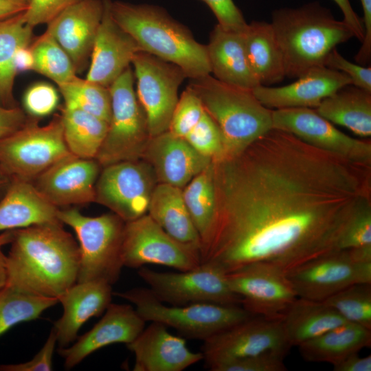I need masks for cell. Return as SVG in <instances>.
I'll list each match as a JSON object with an SVG mask.
<instances>
[{
	"mask_svg": "<svg viewBox=\"0 0 371 371\" xmlns=\"http://www.w3.org/2000/svg\"><path fill=\"white\" fill-rule=\"evenodd\" d=\"M213 166L216 212L201 260L225 273L254 262L286 271L337 251L348 218L371 196V166L276 128Z\"/></svg>",
	"mask_w": 371,
	"mask_h": 371,
	"instance_id": "1",
	"label": "cell"
},
{
	"mask_svg": "<svg viewBox=\"0 0 371 371\" xmlns=\"http://www.w3.org/2000/svg\"><path fill=\"white\" fill-rule=\"evenodd\" d=\"M10 244L6 286L58 299L77 282L79 246L60 221L14 229Z\"/></svg>",
	"mask_w": 371,
	"mask_h": 371,
	"instance_id": "2",
	"label": "cell"
},
{
	"mask_svg": "<svg viewBox=\"0 0 371 371\" xmlns=\"http://www.w3.org/2000/svg\"><path fill=\"white\" fill-rule=\"evenodd\" d=\"M270 23L282 54L285 76L290 78L325 66L338 45L355 37L344 20L336 19L318 2L276 10Z\"/></svg>",
	"mask_w": 371,
	"mask_h": 371,
	"instance_id": "3",
	"label": "cell"
},
{
	"mask_svg": "<svg viewBox=\"0 0 371 371\" xmlns=\"http://www.w3.org/2000/svg\"><path fill=\"white\" fill-rule=\"evenodd\" d=\"M110 10L142 51L179 66L190 79L210 74L206 46L198 43L190 30L164 8L111 1Z\"/></svg>",
	"mask_w": 371,
	"mask_h": 371,
	"instance_id": "4",
	"label": "cell"
},
{
	"mask_svg": "<svg viewBox=\"0 0 371 371\" xmlns=\"http://www.w3.org/2000/svg\"><path fill=\"white\" fill-rule=\"evenodd\" d=\"M190 80L188 86L221 131L223 158L240 153L273 128L272 109L262 104L252 90L224 83L210 74Z\"/></svg>",
	"mask_w": 371,
	"mask_h": 371,
	"instance_id": "5",
	"label": "cell"
},
{
	"mask_svg": "<svg viewBox=\"0 0 371 371\" xmlns=\"http://www.w3.org/2000/svg\"><path fill=\"white\" fill-rule=\"evenodd\" d=\"M58 220L75 232L80 250L77 282H116L124 267L121 247L125 222L112 213L83 215L77 208H60Z\"/></svg>",
	"mask_w": 371,
	"mask_h": 371,
	"instance_id": "6",
	"label": "cell"
},
{
	"mask_svg": "<svg viewBox=\"0 0 371 371\" xmlns=\"http://www.w3.org/2000/svg\"><path fill=\"white\" fill-rule=\"evenodd\" d=\"M113 295L132 303L146 322L161 323L189 339L205 340L210 337L251 316L240 305L194 303L168 306L148 288H133Z\"/></svg>",
	"mask_w": 371,
	"mask_h": 371,
	"instance_id": "7",
	"label": "cell"
},
{
	"mask_svg": "<svg viewBox=\"0 0 371 371\" xmlns=\"http://www.w3.org/2000/svg\"><path fill=\"white\" fill-rule=\"evenodd\" d=\"M134 80L129 66L109 87L111 119L95 157L102 168L142 159L150 138L146 113L134 89Z\"/></svg>",
	"mask_w": 371,
	"mask_h": 371,
	"instance_id": "8",
	"label": "cell"
},
{
	"mask_svg": "<svg viewBox=\"0 0 371 371\" xmlns=\"http://www.w3.org/2000/svg\"><path fill=\"white\" fill-rule=\"evenodd\" d=\"M71 155L64 139L60 114L45 126L29 116L22 128L0 139V166L12 179L31 183Z\"/></svg>",
	"mask_w": 371,
	"mask_h": 371,
	"instance_id": "9",
	"label": "cell"
},
{
	"mask_svg": "<svg viewBox=\"0 0 371 371\" xmlns=\"http://www.w3.org/2000/svg\"><path fill=\"white\" fill-rule=\"evenodd\" d=\"M137 274L159 300L170 305L207 302L241 306L240 297L229 286L226 273L211 262L179 272H158L142 267Z\"/></svg>",
	"mask_w": 371,
	"mask_h": 371,
	"instance_id": "10",
	"label": "cell"
},
{
	"mask_svg": "<svg viewBox=\"0 0 371 371\" xmlns=\"http://www.w3.org/2000/svg\"><path fill=\"white\" fill-rule=\"evenodd\" d=\"M124 267L166 266L185 271L201 263L200 251L172 238L147 213L126 222L121 247Z\"/></svg>",
	"mask_w": 371,
	"mask_h": 371,
	"instance_id": "11",
	"label": "cell"
},
{
	"mask_svg": "<svg viewBox=\"0 0 371 371\" xmlns=\"http://www.w3.org/2000/svg\"><path fill=\"white\" fill-rule=\"evenodd\" d=\"M226 277L241 306L255 316L282 319L297 297L286 271L271 262H250L226 273Z\"/></svg>",
	"mask_w": 371,
	"mask_h": 371,
	"instance_id": "12",
	"label": "cell"
},
{
	"mask_svg": "<svg viewBox=\"0 0 371 371\" xmlns=\"http://www.w3.org/2000/svg\"><path fill=\"white\" fill-rule=\"evenodd\" d=\"M131 63L136 94L146 113L150 137H154L168 131L179 87L187 77L179 66L143 51L135 54Z\"/></svg>",
	"mask_w": 371,
	"mask_h": 371,
	"instance_id": "13",
	"label": "cell"
},
{
	"mask_svg": "<svg viewBox=\"0 0 371 371\" xmlns=\"http://www.w3.org/2000/svg\"><path fill=\"white\" fill-rule=\"evenodd\" d=\"M157 183L153 168L143 159L111 164L100 172L95 202L128 222L147 213Z\"/></svg>",
	"mask_w": 371,
	"mask_h": 371,
	"instance_id": "14",
	"label": "cell"
},
{
	"mask_svg": "<svg viewBox=\"0 0 371 371\" xmlns=\"http://www.w3.org/2000/svg\"><path fill=\"white\" fill-rule=\"evenodd\" d=\"M286 274L297 297L322 302L352 284H371V262L356 260L348 249L308 260Z\"/></svg>",
	"mask_w": 371,
	"mask_h": 371,
	"instance_id": "15",
	"label": "cell"
},
{
	"mask_svg": "<svg viewBox=\"0 0 371 371\" xmlns=\"http://www.w3.org/2000/svg\"><path fill=\"white\" fill-rule=\"evenodd\" d=\"M273 128L287 132L304 142L350 161L371 166V142L346 135L315 109L272 110Z\"/></svg>",
	"mask_w": 371,
	"mask_h": 371,
	"instance_id": "16",
	"label": "cell"
},
{
	"mask_svg": "<svg viewBox=\"0 0 371 371\" xmlns=\"http://www.w3.org/2000/svg\"><path fill=\"white\" fill-rule=\"evenodd\" d=\"M291 348L282 319L251 316L204 340L201 352L209 368L269 351L287 353Z\"/></svg>",
	"mask_w": 371,
	"mask_h": 371,
	"instance_id": "17",
	"label": "cell"
},
{
	"mask_svg": "<svg viewBox=\"0 0 371 371\" xmlns=\"http://www.w3.org/2000/svg\"><path fill=\"white\" fill-rule=\"evenodd\" d=\"M101 170L95 159L71 155L47 168L32 183L59 209L83 205L95 202V183Z\"/></svg>",
	"mask_w": 371,
	"mask_h": 371,
	"instance_id": "18",
	"label": "cell"
},
{
	"mask_svg": "<svg viewBox=\"0 0 371 371\" xmlns=\"http://www.w3.org/2000/svg\"><path fill=\"white\" fill-rule=\"evenodd\" d=\"M146 321L127 304L111 303L102 319L71 346L60 347L64 366L70 370L95 351L116 343L128 344L144 330Z\"/></svg>",
	"mask_w": 371,
	"mask_h": 371,
	"instance_id": "19",
	"label": "cell"
},
{
	"mask_svg": "<svg viewBox=\"0 0 371 371\" xmlns=\"http://www.w3.org/2000/svg\"><path fill=\"white\" fill-rule=\"evenodd\" d=\"M103 11V0H80L47 23L46 32L69 55L76 72L91 57Z\"/></svg>",
	"mask_w": 371,
	"mask_h": 371,
	"instance_id": "20",
	"label": "cell"
},
{
	"mask_svg": "<svg viewBox=\"0 0 371 371\" xmlns=\"http://www.w3.org/2000/svg\"><path fill=\"white\" fill-rule=\"evenodd\" d=\"M351 84L344 73L326 66L312 68L297 80L282 87L259 85L252 91L265 107L316 109L339 89ZM352 85V84H351Z\"/></svg>",
	"mask_w": 371,
	"mask_h": 371,
	"instance_id": "21",
	"label": "cell"
},
{
	"mask_svg": "<svg viewBox=\"0 0 371 371\" xmlns=\"http://www.w3.org/2000/svg\"><path fill=\"white\" fill-rule=\"evenodd\" d=\"M142 159L151 166L157 183L181 189L212 161L169 131L150 138Z\"/></svg>",
	"mask_w": 371,
	"mask_h": 371,
	"instance_id": "22",
	"label": "cell"
},
{
	"mask_svg": "<svg viewBox=\"0 0 371 371\" xmlns=\"http://www.w3.org/2000/svg\"><path fill=\"white\" fill-rule=\"evenodd\" d=\"M104 11L91 54L86 79L106 87L128 67L142 51L135 39L113 19L111 0H103Z\"/></svg>",
	"mask_w": 371,
	"mask_h": 371,
	"instance_id": "23",
	"label": "cell"
},
{
	"mask_svg": "<svg viewBox=\"0 0 371 371\" xmlns=\"http://www.w3.org/2000/svg\"><path fill=\"white\" fill-rule=\"evenodd\" d=\"M126 345L135 355V371H182L203 359L201 352L191 351L184 338L158 322H152Z\"/></svg>",
	"mask_w": 371,
	"mask_h": 371,
	"instance_id": "24",
	"label": "cell"
},
{
	"mask_svg": "<svg viewBox=\"0 0 371 371\" xmlns=\"http://www.w3.org/2000/svg\"><path fill=\"white\" fill-rule=\"evenodd\" d=\"M111 286L102 280L76 282L58 297L63 312L53 328L60 347H67L76 341L82 325L106 311L111 303Z\"/></svg>",
	"mask_w": 371,
	"mask_h": 371,
	"instance_id": "25",
	"label": "cell"
},
{
	"mask_svg": "<svg viewBox=\"0 0 371 371\" xmlns=\"http://www.w3.org/2000/svg\"><path fill=\"white\" fill-rule=\"evenodd\" d=\"M206 46L211 73L218 80L253 90L260 85L249 65L243 32L227 30L218 23Z\"/></svg>",
	"mask_w": 371,
	"mask_h": 371,
	"instance_id": "26",
	"label": "cell"
},
{
	"mask_svg": "<svg viewBox=\"0 0 371 371\" xmlns=\"http://www.w3.org/2000/svg\"><path fill=\"white\" fill-rule=\"evenodd\" d=\"M58 210L32 183L12 178L0 200V232L59 221Z\"/></svg>",
	"mask_w": 371,
	"mask_h": 371,
	"instance_id": "27",
	"label": "cell"
},
{
	"mask_svg": "<svg viewBox=\"0 0 371 371\" xmlns=\"http://www.w3.org/2000/svg\"><path fill=\"white\" fill-rule=\"evenodd\" d=\"M147 214L175 240L201 251V238L184 203L181 188L157 183Z\"/></svg>",
	"mask_w": 371,
	"mask_h": 371,
	"instance_id": "28",
	"label": "cell"
},
{
	"mask_svg": "<svg viewBox=\"0 0 371 371\" xmlns=\"http://www.w3.org/2000/svg\"><path fill=\"white\" fill-rule=\"evenodd\" d=\"M247 57L260 85L270 86L286 77L281 49L270 23L254 21L243 32Z\"/></svg>",
	"mask_w": 371,
	"mask_h": 371,
	"instance_id": "29",
	"label": "cell"
},
{
	"mask_svg": "<svg viewBox=\"0 0 371 371\" xmlns=\"http://www.w3.org/2000/svg\"><path fill=\"white\" fill-rule=\"evenodd\" d=\"M289 345L299 346L348 322L324 302L297 297L282 318Z\"/></svg>",
	"mask_w": 371,
	"mask_h": 371,
	"instance_id": "30",
	"label": "cell"
},
{
	"mask_svg": "<svg viewBox=\"0 0 371 371\" xmlns=\"http://www.w3.org/2000/svg\"><path fill=\"white\" fill-rule=\"evenodd\" d=\"M315 110L356 135L371 137V91L348 85L324 99Z\"/></svg>",
	"mask_w": 371,
	"mask_h": 371,
	"instance_id": "31",
	"label": "cell"
},
{
	"mask_svg": "<svg viewBox=\"0 0 371 371\" xmlns=\"http://www.w3.org/2000/svg\"><path fill=\"white\" fill-rule=\"evenodd\" d=\"M370 346L371 329L347 322L297 347L306 361L333 366Z\"/></svg>",
	"mask_w": 371,
	"mask_h": 371,
	"instance_id": "32",
	"label": "cell"
},
{
	"mask_svg": "<svg viewBox=\"0 0 371 371\" xmlns=\"http://www.w3.org/2000/svg\"><path fill=\"white\" fill-rule=\"evenodd\" d=\"M23 12L0 21V105L8 108L18 106L13 95L17 74L14 65L15 53L32 41L33 27L25 22Z\"/></svg>",
	"mask_w": 371,
	"mask_h": 371,
	"instance_id": "33",
	"label": "cell"
},
{
	"mask_svg": "<svg viewBox=\"0 0 371 371\" xmlns=\"http://www.w3.org/2000/svg\"><path fill=\"white\" fill-rule=\"evenodd\" d=\"M63 135L71 154L95 159L107 133L109 123L80 109L61 108Z\"/></svg>",
	"mask_w": 371,
	"mask_h": 371,
	"instance_id": "34",
	"label": "cell"
},
{
	"mask_svg": "<svg viewBox=\"0 0 371 371\" xmlns=\"http://www.w3.org/2000/svg\"><path fill=\"white\" fill-rule=\"evenodd\" d=\"M182 195L202 247L210 236L216 212L213 160L182 189Z\"/></svg>",
	"mask_w": 371,
	"mask_h": 371,
	"instance_id": "35",
	"label": "cell"
},
{
	"mask_svg": "<svg viewBox=\"0 0 371 371\" xmlns=\"http://www.w3.org/2000/svg\"><path fill=\"white\" fill-rule=\"evenodd\" d=\"M57 303V298L39 296L5 286L0 290V336L21 322L38 318Z\"/></svg>",
	"mask_w": 371,
	"mask_h": 371,
	"instance_id": "36",
	"label": "cell"
},
{
	"mask_svg": "<svg viewBox=\"0 0 371 371\" xmlns=\"http://www.w3.org/2000/svg\"><path fill=\"white\" fill-rule=\"evenodd\" d=\"M33 70L53 80L58 86L67 83L76 76L69 55L46 31L32 42Z\"/></svg>",
	"mask_w": 371,
	"mask_h": 371,
	"instance_id": "37",
	"label": "cell"
},
{
	"mask_svg": "<svg viewBox=\"0 0 371 371\" xmlns=\"http://www.w3.org/2000/svg\"><path fill=\"white\" fill-rule=\"evenodd\" d=\"M58 88L65 106L80 109L109 123L111 98L109 87L76 76Z\"/></svg>",
	"mask_w": 371,
	"mask_h": 371,
	"instance_id": "38",
	"label": "cell"
},
{
	"mask_svg": "<svg viewBox=\"0 0 371 371\" xmlns=\"http://www.w3.org/2000/svg\"><path fill=\"white\" fill-rule=\"evenodd\" d=\"M322 302L348 322L371 329V284H352Z\"/></svg>",
	"mask_w": 371,
	"mask_h": 371,
	"instance_id": "39",
	"label": "cell"
},
{
	"mask_svg": "<svg viewBox=\"0 0 371 371\" xmlns=\"http://www.w3.org/2000/svg\"><path fill=\"white\" fill-rule=\"evenodd\" d=\"M371 245V196L361 201L348 218L337 243V251Z\"/></svg>",
	"mask_w": 371,
	"mask_h": 371,
	"instance_id": "40",
	"label": "cell"
},
{
	"mask_svg": "<svg viewBox=\"0 0 371 371\" xmlns=\"http://www.w3.org/2000/svg\"><path fill=\"white\" fill-rule=\"evenodd\" d=\"M205 111L196 93L188 86L175 106L168 131L184 138L198 124Z\"/></svg>",
	"mask_w": 371,
	"mask_h": 371,
	"instance_id": "41",
	"label": "cell"
},
{
	"mask_svg": "<svg viewBox=\"0 0 371 371\" xmlns=\"http://www.w3.org/2000/svg\"><path fill=\"white\" fill-rule=\"evenodd\" d=\"M184 139L196 151L212 160H218L223 157V143L221 131L206 111Z\"/></svg>",
	"mask_w": 371,
	"mask_h": 371,
	"instance_id": "42",
	"label": "cell"
},
{
	"mask_svg": "<svg viewBox=\"0 0 371 371\" xmlns=\"http://www.w3.org/2000/svg\"><path fill=\"white\" fill-rule=\"evenodd\" d=\"M286 354L269 351L216 363L208 368L212 371H285L284 359Z\"/></svg>",
	"mask_w": 371,
	"mask_h": 371,
	"instance_id": "43",
	"label": "cell"
},
{
	"mask_svg": "<svg viewBox=\"0 0 371 371\" xmlns=\"http://www.w3.org/2000/svg\"><path fill=\"white\" fill-rule=\"evenodd\" d=\"M59 96L56 89L45 82L31 85L23 98L24 111L32 117L38 118L51 114L56 109Z\"/></svg>",
	"mask_w": 371,
	"mask_h": 371,
	"instance_id": "44",
	"label": "cell"
},
{
	"mask_svg": "<svg viewBox=\"0 0 371 371\" xmlns=\"http://www.w3.org/2000/svg\"><path fill=\"white\" fill-rule=\"evenodd\" d=\"M80 0H30L23 12L25 22L34 27L49 23L64 10Z\"/></svg>",
	"mask_w": 371,
	"mask_h": 371,
	"instance_id": "45",
	"label": "cell"
},
{
	"mask_svg": "<svg viewBox=\"0 0 371 371\" xmlns=\"http://www.w3.org/2000/svg\"><path fill=\"white\" fill-rule=\"evenodd\" d=\"M325 66L348 76L352 85L371 91L370 67L351 63L339 54L336 48L327 57Z\"/></svg>",
	"mask_w": 371,
	"mask_h": 371,
	"instance_id": "46",
	"label": "cell"
},
{
	"mask_svg": "<svg viewBox=\"0 0 371 371\" xmlns=\"http://www.w3.org/2000/svg\"><path fill=\"white\" fill-rule=\"evenodd\" d=\"M57 344L54 329L38 352L30 361L13 364L0 365V371H50L53 370V355Z\"/></svg>",
	"mask_w": 371,
	"mask_h": 371,
	"instance_id": "47",
	"label": "cell"
},
{
	"mask_svg": "<svg viewBox=\"0 0 371 371\" xmlns=\"http://www.w3.org/2000/svg\"><path fill=\"white\" fill-rule=\"evenodd\" d=\"M212 11L223 28L243 32L247 23L233 0H201Z\"/></svg>",
	"mask_w": 371,
	"mask_h": 371,
	"instance_id": "48",
	"label": "cell"
},
{
	"mask_svg": "<svg viewBox=\"0 0 371 371\" xmlns=\"http://www.w3.org/2000/svg\"><path fill=\"white\" fill-rule=\"evenodd\" d=\"M29 116L20 107H5L0 105V139L22 128Z\"/></svg>",
	"mask_w": 371,
	"mask_h": 371,
	"instance_id": "49",
	"label": "cell"
},
{
	"mask_svg": "<svg viewBox=\"0 0 371 371\" xmlns=\"http://www.w3.org/2000/svg\"><path fill=\"white\" fill-rule=\"evenodd\" d=\"M360 1L363 11L362 21L365 34L361 47L355 59L358 64L364 65L369 63L371 59V0Z\"/></svg>",
	"mask_w": 371,
	"mask_h": 371,
	"instance_id": "50",
	"label": "cell"
},
{
	"mask_svg": "<svg viewBox=\"0 0 371 371\" xmlns=\"http://www.w3.org/2000/svg\"><path fill=\"white\" fill-rule=\"evenodd\" d=\"M344 15V21L352 31L354 36L361 42L364 38V27L362 19L353 10L349 0H333Z\"/></svg>",
	"mask_w": 371,
	"mask_h": 371,
	"instance_id": "51",
	"label": "cell"
},
{
	"mask_svg": "<svg viewBox=\"0 0 371 371\" xmlns=\"http://www.w3.org/2000/svg\"><path fill=\"white\" fill-rule=\"evenodd\" d=\"M333 366L335 371H370L371 356L361 357L355 353Z\"/></svg>",
	"mask_w": 371,
	"mask_h": 371,
	"instance_id": "52",
	"label": "cell"
},
{
	"mask_svg": "<svg viewBox=\"0 0 371 371\" xmlns=\"http://www.w3.org/2000/svg\"><path fill=\"white\" fill-rule=\"evenodd\" d=\"M30 45L21 47L15 53L14 65L17 73L33 70L34 57Z\"/></svg>",
	"mask_w": 371,
	"mask_h": 371,
	"instance_id": "53",
	"label": "cell"
},
{
	"mask_svg": "<svg viewBox=\"0 0 371 371\" xmlns=\"http://www.w3.org/2000/svg\"><path fill=\"white\" fill-rule=\"evenodd\" d=\"M27 5L17 0H0V21L25 11Z\"/></svg>",
	"mask_w": 371,
	"mask_h": 371,
	"instance_id": "54",
	"label": "cell"
},
{
	"mask_svg": "<svg viewBox=\"0 0 371 371\" xmlns=\"http://www.w3.org/2000/svg\"><path fill=\"white\" fill-rule=\"evenodd\" d=\"M0 247V290L8 284V271L6 266V255Z\"/></svg>",
	"mask_w": 371,
	"mask_h": 371,
	"instance_id": "55",
	"label": "cell"
},
{
	"mask_svg": "<svg viewBox=\"0 0 371 371\" xmlns=\"http://www.w3.org/2000/svg\"><path fill=\"white\" fill-rule=\"evenodd\" d=\"M11 181L12 178L0 166V200L6 192Z\"/></svg>",
	"mask_w": 371,
	"mask_h": 371,
	"instance_id": "56",
	"label": "cell"
},
{
	"mask_svg": "<svg viewBox=\"0 0 371 371\" xmlns=\"http://www.w3.org/2000/svg\"><path fill=\"white\" fill-rule=\"evenodd\" d=\"M13 236V230H8L0 234V247L10 244Z\"/></svg>",
	"mask_w": 371,
	"mask_h": 371,
	"instance_id": "57",
	"label": "cell"
},
{
	"mask_svg": "<svg viewBox=\"0 0 371 371\" xmlns=\"http://www.w3.org/2000/svg\"><path fill=\"white\" fill-rule=\"evenodd\" d=\"M17 1L25 4L27 5H28V4H29V3L30 1V0H17Z\"/></svg>",
	"mask_w": 371,
	"mask_h": 371,
	"instance_id": "58",
	"label": "cell"
}]
</instances>
